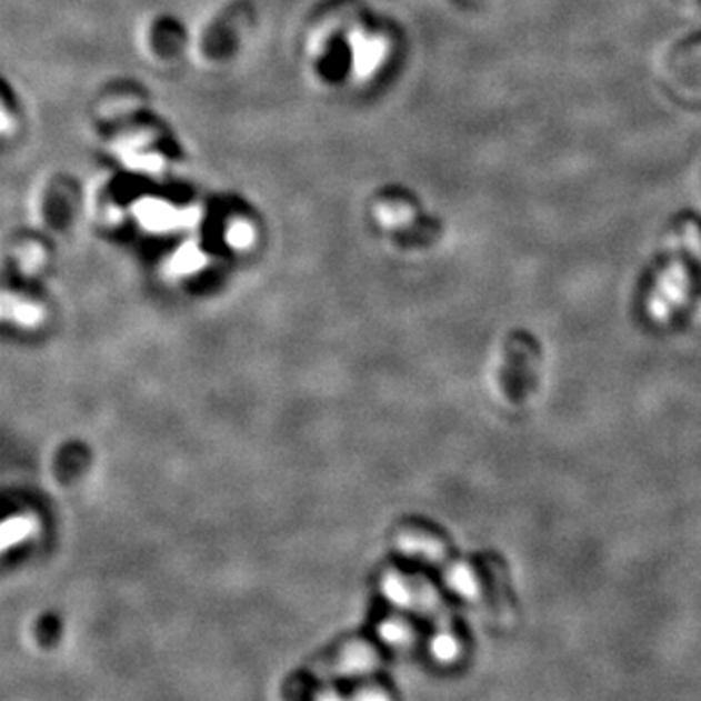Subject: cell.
<instances>
[{
	"mask_svg": "<svg viewBox=\"0 0 701 701\" xmlns=\"http://www.w3.org/2000/svg\"><path fill=\"white\" fill-rule=\"evenodd\" d=\"M379 667V653L369 643L355 641L339 651L336 661L320 667L323 677H359Z\"/></svg>",
	"mask_w": 701,
	"mask_h": 701,
	"instance_id": "cell-3",
	"label": "cell"
},
{
	"mask_svg": "<svg viewBox=\"0 0 701 701\" xmlns=\"http://www.w3.org/2000/svg\"><path fill=\"white\" fill-rule=\"evenodd\" d=\"M431 653L442 664H450L460 657V641L449 630L439 631L431 641Z\"/></svg>",
	"mask_w": 701,
	"mask_h": 701,
	"instance_id": "cell-7",
	"label": "cell"
},
{
	"mask_svg": "<svg viewBox=\"0 0 701 701\" xmlns=\"http://www.w3.org/2000/svg\"><path fill=\"white\" fill-rule=\"evenodd\" d=\"M38 530V522L33 517L20 514V517H10L2 524V550H10L14 545L22 544L24 540L33 537Z\"/></svg>",
	"mask_w": 701,
	"mask_h": 701,
	"instance_id": "cell-6",
	"label": "cell"
},
{
	"mask_svg": "<svg viewBox=\"0 0 701 701\" xmlns=\"http://www.w3.org/2000/svg\"><path fill=\"white\" fill-rule=\"evenodd\" d=\"M382 592L394 607L415 610L423 615H433L441 622H447L449 618L441 597L427 581L410 579L398 571H390L382 581Z\"/></svg>",
	"mask_w": 701,
	"mask_h": 701,
	"instance_id": "cell-1",
	"label": "cell"
},
{
	"mask_svg": "<svg viewBox=\"0 0 701 701\" xmlns=\"http://www.w3.org/2000/svg\"><path fill=\"white\" fill-rule=\"evenodd\" d=\"M380 638L392 647H410L413 643V630L403 620H387L380 625Z\"/></svg>",
	"mask_w": 701,
	"mask_h": 701,
	"instance_id": "cell-8",
	"label": "cell"
},
{
	"mask_svg": "<svg viewBox=\"0 0 701 701\" xmlns=\"http://www.w3.org/2000/svg\"><path fill=\"white\" fill-rule=\"evenodd\" d=\"M355 698H359V700H364V698H371V700H384V698H387V693L379 692V690H367V692L357 693Z\"/></svg>",
	"mask_w": 701,
	"mask_h": 701,
	"instance_id": "cell-10",
	"label": "cell"
},
{
	"mask_svg": "<svg viewBox=\"0 0 701 701\" xmlns=\"http://www.w3.org/2000/svg\"><path fill=\"white\" fill-rule=\"evenodd\" d=\"M4 316H7V318H12V320L20 323V326L32 328V326L40 322L41 310L36 307V304L17 302V300H14V304H10V299L7 297V299H4Z\"/></svg>",
	"mask_w": 701,
	"mask_h": 701,
	"instance_id": "cell-9",
	"label": "cell"
},
{
	"mask_svg": "<svg viewBox=\"0 0 701 701\" xmlns=\"http://www.w3.org/2000/svg\"><path fill=\"white\" fill-rule=\"evenodd\" d=\"M690 291V276L682 263H672L662 271L647 300V312L654 322H667L684 304Z\"/></svg>",
	"mask_w": 701,
	"mask_h": 701,
	"instance_id": "cell-2",
	"label": "cell"
},
{
	"mask_svg": "<svg viewBox=\"0 0 701 701\" xmlns=\"http://www.w3.org/2000/svg\"><path fill=\"white\" fill-rule=\"evenodd\" d=\"M395 545L400 552L411 558H421L429 563H441L447 558V548L441 540L427 534V532H415V530H403L400 537L395 538Z\"/></svg>",
	"mask_w": 701,
	"mask_h": 701,
	"instance_id": "cell-4",
	"label": "cell"
},
{
	"mask_svg": "<svg viewBox=\"0 0 701 701\" xmlns=\"http://www.w3.org/2000/svg\"><path fill=\"white\" fill-rule=\"evenodd\" d=\"M447 584L464 600H475L481 594L480 579L470 565L454 563L447 571Z\"/></svg>",
	"mask_w": 701,
	"mask_h": 701,
	"instance_id": "cell-5",
	"label": "cell"
}]
</instances>
